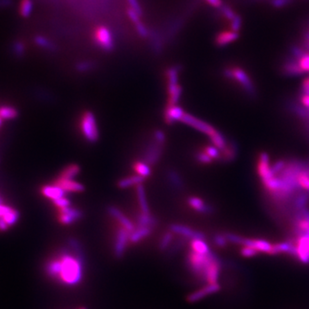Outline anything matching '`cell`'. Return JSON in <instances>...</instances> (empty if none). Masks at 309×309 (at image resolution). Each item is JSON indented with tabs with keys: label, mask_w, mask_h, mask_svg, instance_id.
<instances>
[{
	"label": "cell",
	"mask_w": 309,
	"mask_h": 309,
	"mask_svg": "<svg viewBox=\"0 0 309 309\" xmlns=\"http://www.w3.org/2000/svg\"><path fill=\"white\" fill-rule=\"evenodd\" d=\"M58 257L60 270L56 281L67 286H74L80 283L82 279L84 260H80L74 253L72 254L67 250L61 251Z\"/></svg>",
	"instance_id": "1"
},
{
	"label": "cell",
	"mask_w": 309,
	"mask_h": 309,
	"mask_svg": "<svg viewBox=\"0 0 309 309\" xmlns=\"http://www.w3.org/2000/svg\"><path fill=\"white\" fill-rule=\"evenodd\" d=\"M217 254L211 251L207 254H201L191 250L188 253V266L193 274L203 281L204 273L207 270L210 264L217 258Z\"/></svg>",
	"instance_id": "2"
},
{
	"label": "cell",
	"mask_w": 309,
	"mask_h": 309,
	"mask_svg": "<svg viewBox=\"0 0 309 309\" xmlns=\"http://www.w3.org/2000/svg\"><path fill=\"white\" fill-rule=\"evenodd\" d=\"M179 72L177 66H173L167 70L166 76L168 79V106H175L181 98L182 88L179 84Z\"/></svg>",
	"instance_id": "3"
},
{
	"label": "cell",
	"mask_w": 309,
	"mask_h": 309,
	"mask_svg": "<svg viewBox=\"0 0 309 309\" xmlns=\"http://www.w3.org/2000/svg\"><path fill=\"white\" fill-rule=\"evenodd\" d=\"M81 129L82 135L89 143H96L98 140L99 132L96 125V117L90 111L83 113L81 119Z\"/></svg>",
	"instance_id": "4"
},
{
	"label": "cell",
	"mask_w": 309,
	"mask_h": 309,
	"mask_svg": "<svg viewBox=\"0 0 309 309\" xmlns=\"http://www.w3.org/2000/svg\"><path fill=\"white\" fill-rule=\"evenodd\" d=\"M232 68H233V81H236L240 83L247 95L253 98L256 97V88L248 74L242 68L238 66H232Z\"/></svg>",
	"instance_id": "5"
},
{
	"label": "cell",
	"mask_w": 309,
	"mask_h": 309,
	"mask_svg": "<svg viewBox=\"0 0 309 309\" xmlns=\"http://www.w3.org/2000/svg\"><path fill=\"white\" fill-rule=\"evenodd\" d=\"M94 39L96 44L98 45L102 49L105 51H111L114 48V39H113L112 33L109 30L103 25L96 27L94 33H93Z\"/></svg>",
	"instance_id": "6"
},
{
	"label": "cell",
	"mask_w": 309,
	"mask_h": 309,
	"mask_svg": "<svg viewBox=\"0 0 309 309\" xmlns=\"http://www.w3.org/2000/svg\"><path fill=\"white\" fill-rule=\"evenodd\" d=\"M130 234L131 233L125 228H118L114 246V254L117 259H121L124 256L127 244L130 241Z\"/></svg>",
	"instance_id": "7"
},
{
	"label": "cell",
	"mask_w": 309,
	"mask_h": 309,
	"mask_svg": "<svg viewBox=\"0 0 309 309\" xmlns=\"http://www.w3.org/2000/svg\"><path fill=\"white\" fill-rule=\"evenodd\" d=\"M181 121L187 124V125H190L193 128L196 129L200 132H203L205 135L209 136V137L213 135L214 133L217 132L216 129L212 127L211 125H209L206 122L198 119V118L189 115V114L185 113Z\"/></svg>",
	"instance_id": "8"
},
{
	"label": "cell",
	"mask_w": 309,
	"mask_h": 309,
	"mask_svg": "<svg viewBox=\"0 0 309 309\" xmlns=\"http://www.w3.org/2000/svg\"><path fill=\"white\" fill-rule=\"evenodd\" d=\"M163 145L154 141L151 143L150 145L145 149V154H144V161L147 164L154 165L157 163L159 159L161 158L162 151H163Z\"/></svg>",
	"instance_id": "9"
},
{
	"label": "cell",
	"mask_w": 309,
	"mask_h": 309,
	"mask_svg": "<svg viewBox=\"0 0 309 309\" xmlns=\"http://www.w3.org/2000/svg\"><path fill=\"white\" fill-rule=\"evenodd\" d=\"M293 241L297 249L296 259L304 265L309 264V235L296 237Z\"/></svg>",
	"instance_id": "10"
},
{
	"label": "cell",
	"mask_w": 309,
	"mask_h": 309,
	"mask_svg": "<svg viewBox=\"0 0 309 309\" xmlns=\"http://www.w3.org/2000/svg\"><path fill=\"white\" fill-rule=\"evenodd\" d=\"M220 290L221 286L219 283H209L207 285L201 288L200 290H197L191 293L187 297V301L190 303H197L198 301H201V300L205 298L206 296L216 294Z\"/></svg>",
	"instance_id": "11"
},
{
	"label": "cell",
	"mask_w": 309,
	"mask_h": 309,
	"mask_svg": "<svg viewBox=\"0 0 309 309\" xmlns=\"http://www.w3.org/2000/svg\"><path fill=\"white\" fill-rule=\"evenodd\" d=\"M258 173L263 184L276 176L271 171V167L269 164V155L267 152H262L260 154L258 161Z\"/></svg>",
	"instance_id": "12"
},
{
	"label": "cell",
	"mask_w": 309,
	"mask_h": 309,
	"mask_svg": "<svg viewBox=\"0 0 309 309\" xmlns=\"http://www.w3.org/2000/svg\"><path fill=\"white\" fill-rule=\"evenodd\" d=\"M169 230L174 233H177L181 236L187 238V239H201L204 240L205 235L204 233H202L200 231H194L191 228L188 226H184L181 224H172L169 227Z\"/></svg>",
	"instance_id": "13"
},
{
	"label": "cell",
	"mask_w": 309,
	"mask_h": 309,
	"mask_svg": "<svg viewBox=\"0 0 309 309\" xmlns=\"http://www.w3.org/2000/svg\"><path fill=\"white\" fill-rule=\"evenodd\" d=\"M282 73L285 76L297 77L303 75L306 73L300 66L298 59L290 56L282 65Z\"/></svg>",
	"instance_id": "14"
},
{
	"label": "cell",
	"mask_w": 309,
	"mask_h": 309,
	"mask_svg": "<svg viewBox=\"0 0 309 309\" xmlns=\"http://www.w3.org/2000/svg\"><path fill=\"white\" fill-rule=\"evenodd\" d=\"M221 272V261L219 257H217V259L210 264V266L208 267L207 270L204 273L203 282L209 283H217L219 279Z\"/></svg>",
	"instance_id": "15"
},
{
	"label": "cell",
	"mask_w": 309,
	"mask_h": 309,
	"mask_svg": "<svg viewBox=\"0 0 309 309\" xmlns=\"http://www.w3.org/2000/svg\"><path fill=\"white\" fill-rule=\"evenodd\" d=\"M242 247H253L257 251H259L260 253H267L270 254L271 250H272L273 245L265 240H255V239H247L244 238L242 239L241 242Z\"/></svg>",
	"instance_id": "16"
},
{
	"label": "cell",
	"mask_w": 309,
	"mask_h": 309,
	"mask_svg": "<svg viewBox=\"0 0 309 309\" xmlns=\"http://www.w3.org/2000/svg\"><path fill=\"white\" fill-rule=\"evenodd\" d=\"M239 37L240 35L238 32H234L233 30H224L216 36L215 44L218 47H223L235 41L236 39H239Z\"/></svg>",
	"instance_id": "17"
},
{
	"label": "cell",
	"mask_w": 309,
	"mask_h": 309,
	"mask_svg": "<svg viewBox=\"0 0 309 309\" xmlns=\"http://www.w3.org/2000/svg\"><path fill=\"white\" fill-rule=\"evenodd\" d=\"M108 212L110 214V216H112L115 219L118 221V223L121 225V227L125 228V230L132 233V231H134L135 227L131 221L129 220L125 215H123L121 211L115 207V206H109L108 208Z\"/></svg>",
	"instance_id": "18"
},
{
	"label": "cell",
	"mask_w": 309,
	"mask_h": 309,
	"mask_svg": "<svg viewBox=\"0 0 309 309\" xmlns=\"http://www.w3.org/2000/svg\"><path fill=\"white\" fill-rule=\"evenodd\" d=\"M54 184L58 185L66 193H80V192L84 191L83 185L74 181L73 180L58 178L54 182Z\"/></svg>",
	"instance_id": "19"
},
{
	"label": "cell",
	"mask_w": 309,
	"mask_h": 309,
	"mask_svg": "<svg viewBox=\"0 0 309 309\" xmlns=\"http://www.w3.org/2000/svg\"><path fill=\"white\" fill-rule=\"evenodd\" d=\"M185 115L183 109L178 106H168L165 110L164 119L168 125H172L174 122L181 120Z\"/></svg>",
	"instance_id": "20"
},
{
	"label": "cell",
	"mask_w": 309,
	"mask_h": 309,
	"mask_svg": "<svg viewBox=\"0 0 309 309\" xmlns=\"http://www.w3.org/2000/svg\"><path fill=\"white\" fill-rule=\"evenodd\" d=\"M41 193L43 196L49 198L51 200H56L58 198L65 197L66 192L58 185H46L41 188Z\"/></svg>",
	"instance_id": "21"
},
{
	"label": "cell",
	"mask_w": 309,
	"mask_h": 309,
	"mask_svg": "<svg viewBox=\"0 0 309 309\" xmlns=\"http://www.w3.org/2000/svg\"><path fill=\"white\" fill-rule=\"evenodd\" d=\"M188 204L197 212L203 214H211L214 209L210 204H205L201 198L197 197H190L188 198Z\"/></svg>",
	"instance_id": "22"
},
{
	"label": "cell",
	"mask_w": 309,
	"mask_h": 309,
	"mask_svg": "<svg viewBox=\"0 0 309 309\" xmlns=\"http://www.w3.org/2000/svg\"><path fill=\"white\" fill-rule=\"evenodd\" d=\"M152 227H138L137 230H134L130 234V242L136 244L144 240L146 237H148L152 232Z\"/></svg>",
	"instance_id": "23"
},
{
	"label": "cell",
	"mask_w": 309,
	"mask_h": 309,
	"mask_svg": "<svg viewBox=\"0 0 309 309\" xmlns=\"http://www.w3.org/2000/svg\"><path fill=\"white\" fill-rule=\"evenodd\" d=\"M138 227L154 228L157 224V219L151 214L139 213L137 217Z\"/></svg>",
	"instance_id": "24"
},
{
	"label": "cell",
	"mask_w": 309,
	"mask_h": 309,
	"mask_svg": "<svg viewBox=\"0 0 309 309\" xmlns=\"http://www.w3.org/2000/svg\"><path fill=\"white\" fill-rule=\"evenodd\" d=\"M145 181V177L140 176V175H134V176H131V177L124 178L121 179L120 181H118V187L122 189H125V188H130L132 186H138L140 185Z\"/></svg>",
	"instance_id": "25"
},
{
	"label": "cell",
	"mask_w": 309,
	"mask_h": 309,
	"mask_svg": "<svg viewBox=\"0 0 309 309\" xmlns=\"http://www.w3.org/2000/svg\"><path fill=\"white\" fill-rule=\"evenodd\" d=\"M137 195H138V203L143 213L150 214V209H149L148 203L146 199V194H145V188L143 184L137 186Z\"/></svg>",
	"instance_id": "26"
},
{
	"label": "cell",
	"mask_w": 309,
	"mask_h": 309,
	"mask_svg": "<svg viewBox=\"0 0 309 309\" xmlns=\"http://www.w3.org/2000/svg\"><path fill=\"white\" fill-rule=\"evenodd\" d=\"M309 202V192H301L296 195L293 202V206L296 211H300L303 208L307 207Z\"/></svg>",
	"instance_id": "27"
},
{
	"label": "cell",
	"mask_w": 309,
	"mask_h": 309,
	"mask_svg": "<svg viewBox=\"0 0 309 309\" xmlns=\"http://www.w3.org/2000/svg\"><path fill=\"white\" fill-rule=\"evenodd\" d=\"M190 247L191 250L201 254H207L211 252L210 247L204 240L201 239H193L190 240Z\"/></svg>",
	"instance_id": "28"
},
{
	"label": "cell",
	"mask_w": 309,
	"mask_h": 309,
	"mask_svg": "<svg viewBox=\"0 0 309 309\" xmlns=\"http://www.w3.org/2000/svg\"><path fill=\"white\" fill-rule=\"evenodd\" d=\"M80 172V167L77 164H70L63 169L59 174V178L66 179V180H73Z\"/></svg>",
	"instance_id": "29"
},
{
	"label": "cell",
	"mask_w": 309,
	"mask_h": 309,
	"mask_svg": "<svg viewBox=\"0 0 309 309\" xmlns=\"http://www.w3.org/2000/svg\"><path fill=\"white\" fill-rule=\"evenodd\" d=\"M211 142L215 147H217L219 151H224L228 147V143L226 138L221 132H216L213 135L210 137Z\"/></svg>",
	"instance_id": "30"
},
{
	"label": "cell",
	"mask_w": 309,
	"mask_h": 309,
	"mask_svg": "<svg viewBox=\"0 0 309 309\" xmlns=\"http://www.w3.org/2000/svg\"><path fill=\"white\" fill-rule=\"evenodd\" d=\"M237 152H238V149H237V145L233 143H231V145L228 146L227 148L225 149L224 151H223L222 153V157L221 160L225 161H233V159L235 158L237 154Z\"/></svg>",
	"instance_id": "31"
},
{
	"label": "cell",
	"mask_w": 309,
	"mask_h": 309,
	"mask_svg": "<svg viewBox=\"0 0 309 309\" xmlns=\"http://www.w3.org/2000/svg\"><path fill=\"white\" fill-rule=\"evenodd\" d=\"M68 244H69L71 251L80 260H84V253H83L82 246H81L78 240L75 238H70L68 240Z\"/></svg>",
	"instance_id": "32"
},
{
	"label": "cell",
	"mask_w": 309,
	"mask_h": 309,
	"mask_svg": "<svg viewBox=\"0 0 309 309\" xmlns=\"http://www.w3.org/2000/svg\"><path fill=\"white\" fill-rule=\"evenodd\" d=\"M134 170L138 173V175L143 177H148L152 174L151 166L147 164L145 161H138L134 164Z\"/></svg>",
	"instance_id": "33"
},
{
	"label": "cell",
	"mask_w": 309,
	"mask_h": 309,
	"mask_svg": "<svg viewBox=\"0 0 309 309\" xmlns=\"http://www.w3.org/2000/svg\"><path fill=\"white\" fill-rule=\"evenodd\" d=\"M32 10H33L32 0H21L19 5V13L22 17H29L32 12Z\"/></svg>",
	"instance_id": "34"
},
{
	"label": "cell",
	"mask_w": 309,
	"mask_h": 309,
	"mask_svg": "<svg viewBox=\"0 0 309 309\" xmlns=\"http://www.w3.org/2000/svg\"><path fill=\"white\" fill-rule=\"evenodd\" d=\"M18 217H19V214L16 210H14L12 208H10V211H8L5 215H3L2 219L4 221V223L9 226L11 227L13 226L14 224L17 223L18 220Z\"/></svg>",
	"instance_id": "35"
},
{
	"label": "cell",
	"mask_w": 309,
	"mask_h": 309,
	"mask_svg": "<svg viewBox=\"0 0 309 309\" xmlns=\"http://www.w3.org/2000/svg\"><path fill=\"white\" fill-rule=\"evenodd\" d=\"M17 116V111L13 108L9 106H3L0 108V117L3 119H12Z\"/></svg>",
	"instance_id": "36"
},
{
	"label": "cell",
	"mask_w": 309,
	"mask_h": 309,
	"mask_svg": "<svg viewBox=\"0 0 309 309\" xmlns=\"http://www.w3.org/2000/svg\"><path fill=\"white\" fill-rule=\"evenodd\" d=\"M168 180L170 181L172 185L177 188V189H181V188L184 187V183L183 181L181 179L180 174H178L177 172L174 171V170H170L168 173Z\"/></svg>",
	"instance_id": "37"
},
{
	"label": "cell",
	"mask_w": 309,
	"mask_h": 309,
	"mask_svg": "<svg viewBox=\"0 0 309 309\" xmlns=\"http://www.w3.org/2000/svg\"><path fill=\"white\" fill-rule=\"evenodd\" d=\"M290 55L296 58V59H298V60L309 53L303 46L302 47V46H297V45H292L290 46Z\"/></svg>",
	"instance_id": "38"
},
{
	"label": "cell",
	"mask_w": 309,
	"mask_h": 309,
	"mask_svg": "<svg viewBox=\"0 0 309 309\" xmlns=\"http://www.w3.org/2000/svg\"><path fill=\"white\" fill-rule=\"evenodd\" d=\"M173 232H167V233H164V235L162 236V238L161 239V241H160V243H159V249L161 251H165L168 247H169V245L172 243V241H173Z\"/></svg>",
	"instance_id": "39"
},
{
	"label": "cell",
	"mask_w": 309,
	"mask_h": 309,
	"mask_svg": "<svg viewBox=\"0 0 309 309\" xmlns=\"http://www.w3.org/2000/svg\"><path fill=\"white\" fill-rule=\"evenodd\" d=\"M220 10L221 13L224 16V18L228 20V21H230V22H231L237 15L234 12V10L230 5H224V4H223V6L220 8Z\"/></svg>",
	"instance_id": "40"
},
{
	"label": "cell",
	"mask_w": 309,
	"mask_h": 309,
	"mask_svg": "<svg viewBox=\"0 0 309 309\" xmlns=\"http://www.w3.org/2000/svg\"><path fill=\"white\" fill-rule=\"evenodd\" d=\"M35 41L38 46L43 47L45 49H54V45L52 41H50L49 39H46L44 37H37L35 39Z\"/></svg>",
	"instance_id": "41"
},
{
	"label": "cell",
	"mask_w": 309,
	"mask_h": 309,
	"mask_svg": "<svg viewBox=\"0 0 309 309\" xmlns=\"http://www.w3.org/2000/svg\"><path fill=\"white\" fill-rule=\"evenodd\" d=\"M204 152L207 153L213 160H221V157H222V154L219 152V150L215 146H207L204 149Z\"/></svg>",
	"instance_id": "42"
},
{
	"label": "cell",
	"mask_w": 309,
	"mask_h": 309,
	"mask_svg": "<svg viewBox=\"0 0 309 309\" xmlns=\"http://www.w3.org/2000/svg\"><path fill=\"white\" fill-rule=\"evenodd\" d=\"M241 24H242V19L239 14H237L235 17L233 18L231 22V30H233L234 32H238L240 31L241 29Z\"/></svg>",
	"instance_id": "43"
},
{
	"label": "cell",
	"mask_w": 309,
	"mask_h": 309,
	"mask_svg": "<svg viewBox=\"0 0 309 309\" xmlns=\"http://www.w3.org/2000/svg\"><path fill=\"white\" fill-rule=\"evenodd\" d=\"M260 253L259 251L254 249L253 247H243L240 249V254L245 258H251V257L257 256Z\"/></svg>",
	"instance_id": "44"
},
{
	"label": "cell",
	"mask_w": 309,
	"mask_h": 309,
	"mask_svg": "<svg viewBox=\"0 0 309 309\" xmlns=\"http://www.w3.org/2000/svg\"><path fill=\"white\" fill-rule=\"evenodd\" d=\"M298 181H299L301 187L303 190L309 192V174H299L298 176Z\"/></svg>",
	"instance_id": "45"
},
{
	"label": "cell",
	"mask_w": 309,
	"mask_h": 309,
	"mask_svg": "<svg viewBox=\"0 0 309 309\" xmlns=\"http://www.w3.org/2000/svg\"><path fill=\"white\" fill-rule=\"evenodd\" d=\"M214 243L217 245V247H224L227 246L228 241L225 235L223 234H215L213 238Z\"/></svg>",
	"instance_id": "46"
},
{
	"label": "cell",
	"mask_w": 309,
	"mask_h": 309,
	"mask_svg": "<svg viewBox=\"0 0 309 309\" xmlns=\"http://www.w3.org/2000/svg\"><path fill=\"white\" fill-rule=\"evenodd\" d=\"M134 26H135L136 30H137V32H138V35H139L140 37H143V38L148 37V30H147V28L145 27V24L142 23V21L135 23Z\"/></svg>",
	"instance_id": "47"
},
{
	"label": "cell",
	"mask_w": 309,
	"mask_h": 309,
	"mask_svg": "<svg viewBox=\"0 0 309 309\" xmlns=\"http://www.w3.org/2000/svg\"><path fill=\"white\" fill-rule=\"evenodd\" d=\"M224 235L226 237V239H227L228 241H230L231 243L237 244V245H241L243 237L240 236V235H237V234H234V233H226L224 234Z\"/></svg>",
	"instance_id": "48"
},
{
	"label": "cell",
	"mask_w": 309,
	"mask_h": 309,
	"mask_svg": "<svg viewBox=\"0 0 309 309\" xmlns=\"http://www.w3.org/2000/svg\"><path fill=\"white\" fill-rule=\"evenodd\" d=\"M93 68V65L90 62L88 61H83V62H80L76 66V69L79 73H86V72H89V70H91Z\"/></svg>",
	"instance_id": "49"
},
{
	"label": "cell",
	"mask_w": 309,
	"mask_h": 309,
	"mask_svg": "<svg viewBox=\"0 0 309 309\" xmlns=\"http://www.w3.org/2000/svg\"><path fill=\"white\" fill-rule=\"evenodd\" d=\"M53 202L54 205H55L56 207L59 208V209L69 207L70 205H71V201H70L68 198H66V197H65L58 198L56 200H53Z\"/></svg>",
	"instance_id": "50"
},
{
	"label": "cell",
	"mask_w": 309,
	"mask_h": 309,
	"mask_svg": "<svg viewBox=\"0 0 309 309\" xmlns=\"http://www.w3.org/2000/svg\"><path fill=\"white\" fill-rule=\"evenodd\" d=\"M196 159L201 163H211L213 159L205 152H199L196 154Z\"/></svg>",
	"instance_id": "51"
},
{
	"label": "cell",
	"mask_w": 309,
	"mask_h": 309,
	"mask_svg": "<svg viewBox=\"0 0 309 309\" xmlns=\"http://www.w3.org/2000/svg\"><path fill=\"white\" fill-rule=\"evenodd\" d=\"M126 2L128 3V5L131 9L135 10L137 13L139 14L141 16L143 14V10H142L141 5L138 2V0H126Z\"/></svg>",
	"instance_id": "52"
},
{
	"label": "cell",
	"mask_w": 309,
	"mask_h": 309,
	"mask_svg": "<svg viewBox=\"0 0 309 309\" xmlns=\"http://www.w3.org/2000/svg\"><path fill=\"white\" fill-rule=\"evenodd\" d=\"M293 0H270V3L274 8H283L288 6L289 4L292 3Z\"/></svg>",
	"instance_id": "53"
},
{
	"label": "cell",
	"mask_w": 309,
	"mask_h": 309,
	"mask_svg": "<svg viewBox=\"0 0 309 309\" xmlns=\"http://www.w3.org/2000/svg\"><path fill=\"white\" fill-rule=\"evenodd\" d=\"M285 165H286V161H282V160H281V161H277L276 163L271 167V171L273 172V174H275V175H277V174H279L280 172L283 170L284 167H285Z\"/></svg>",
	"instance_id": "54"
},
{
	"label": "cell",
	"mask_w": 309,
	"mask_h": 309,
	"mask_svg": "<svg viewBox=\"0 0 309 309\" xmlns=\"http://www.w3.org/2000/svg\"><path fill=\"white\" fill-rule=\"evenodd\" d=\"M299 64L301 67L303 68V71L305 73H309V53L306 54L305 56H303L302 59H300Z\"/></svg>",
	"instance_id": "55"
},
{
	"label": "cell",
	"mask_w": 309,
	"mask_h": 309,
	"mask_svg": "<svg viewBox=\"0 0 309 309\" xmlns=\"http://www.w3.org/2000/svg\"><path fill=\"white\" fill-rule=\"evenodd\" d=\"M303 47L309 53V23L305 30L303 31Z\"/></svg>",
	"instance_id": "56"
},
{
	"label": "cell",
	"mask_w": 309,
	"mask_h": 309,
	"mask_svg": "<svg viewBox=\"0 0 309 309\" xmlns=\"http://www.w3.org/2000/svg\"><path fill=\"white\" fill-rule=\"evenodd\" d=\"M154 139L161 145H164L165 142H166V135H165L164 132L161 130H156L154 132Z\"/></svg>",
	"instance_id": "57"
},
{
	"label": "cell",
	"mask_w": 309,
	"mask_h": 309,
	"mask_svg": "<svg viewBox=\"0 0 309 309\" xmlns=\"http://www.w3.org/2000/svg\"><path fill=\"white\" fill-rule=\"evenodd\" d=\"M301 95L309 96V77H307L303 80L302 89H301Z\"/></svg>",
	"instance_id": "58"
},
{
	"label": "cell",
	"mask_w": 309,
	"mask_h": 309,
	"mask_svg": "<svg viewBox=\"0 0 309 309\" xmlns=\"http://www.w3.org/2000/svg\"><path fill=\"white\" fill-rule=\"evenodd\" d=\"M204 1H205L209 5H211V7L219 8V9H220L221 7L223 6V4H224L222 0H204Z\"/></svg>",
	"instance_id": "59"
},
{
	"label": "cell",
	"mask_w": 309,
	"mask_h": 309,
	"mask_svg": "<svg viewBox=\"0 0 309 309\" xmlns=\"http://www.w3.org/2000/svg\"><path fill=\"white\" fill-rule=\"evenodd\" d=\"M10 206L2 204V202L0 200V217L1 218L3 217V215H5L8 211H10Z\"/></svg>",
	"instance_id": "60"
},
{
	"label": "cell",
	"mask_w": 309,
	"mask_h": 309,
	"mask_svg": "<svg viewBox=\"0 0 309 309\" xmlns=\"http://www.w3.org/2000/svg\"><path fill=\"white\" fill-rule=\"evenodd\" d=\"M300 100H301V102H302V104L304 107L309 109V96H308V95H301Z\"/></svg>",
	"instance_id": "61"
},
{
	"label": "cell",
	"mask_w": 309,
	"mask_h": 309,
	"mask_svg": "<svg viewBox=\"0 0 309 309\" xmlns=\"http://www.w3.org/2000/svg\"><path fill=\"white\" fill-rule=\"evenodd\" d=\"M2 119H3V118L0 117V126H1V124H2Z\"/></svg>",
	"instance_id": "62"
},
{
	"label": "cell",
	"mask_w": 309,
	"mask_h": 309,
	"mask_svg": "<svg viewBox=\"0 0 309 309\" xmlns=\"http://www.w3.org/2000/svg\"><path fill=\"white\" fill-rule=\"evenodd\" d=\"M78 309H87L86 308H79Z\"/></svg>",
	"instance_id": "63"
}]
</instances>
